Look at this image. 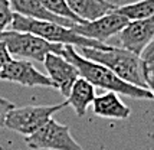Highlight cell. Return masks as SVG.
Listing matches in <instances>:
<instances>
[{
    "label": "cell",
    "instance_id": "6",
    "mask_svg": "<svg viewBox=\"0 0 154 150\" xmlns=\"http://www.w3.org/2000/svg\"><path fill=\"white\" fill-rule=\"evenodd\" d=\"M25 142L32 150H84L72 137L69 127L54 118L32 136H27Z\"/></svg>",
    "mask_w": 154,
    "mask_h": 150
},
{
    "label": "cell",
    "instance_id": "16",
    "mask_svg": "<svg viewBox=\"0 0 154 150\" xmlns=\"http://www.w3.org/2000/svg\"><path fill=\"white\" fill-rule=\"evenodd\" d=\"M42 3V6L48 9L49 12H52L56 16H60V17H65V19H69V20L75 22V23H84L79 17L69 9L66 0H39Z\"/></svg>",
    "mask_w": 154,
    "mask_h": 150
},
{
    "label": "cell",
    "instance_id": "21",
    "mask_svg": "<svg viewBox=\"0 0 154 150\" xmlns=\"http://www.w3.org/2000/svg\"><path fill=\"white\" fill-rule=\"evenodd\" d=\"M140 56H154V41H151L148 43L146 46V49L141 52Z\"/></svg>",
    "mask_w": 154,
    "mask_h": 150
},
{
    "label": "cell",
    "instance_id": "14",
    "mask_svg": "<svg viewBox=\"0 0 154 150\" xmlns=\"http://www.w3.org/2000/svg\"><path fill=\"white\" fill-rule=\"evenodd\" d=\"M95 87L85 78L79 77L71 88L69 95L66 97L68 104L75 110L76 116L84 117L89 105H92L95 100Z\"/></svg>",
    "mask_w": 154,
    "mask_h": 150
},
{
    "label": "cell",
    "instance_id": "10",
    "mask_svg": "<svg viewBox=\"0 0 154 150\" xmlns=\"http://www.w3.org/2000/svg\"><path fill=\"white\" fill-rule=\"evenodd\" d=\"M43 65L48 72V77L54 82L55 88L66 98L71 92L72 85L79 78L78 69L62 55L58 54H48L45 56Z\"/></svg>",
    "mask_w": 154,
    "mask_h": 150
},
{
    "label": "cell",
    "instance_id": "4",
    "mask_svg": "<svg viewBox=\"0 0 154 150\" xmlns=\"http://www.w3.org/2000/svg\"><path fill=\"white\" fill-rule=\"evenodd\" d=\"M0 41L5 42L12 56L17 58H29L35 61L43 62L48 54L62 55L63 46L60 43H52L38 35L30 32H19V30H6L0 35Z\"/></svg>",
    "mask_w": 154,
    "mask_h": 150
},
{
    "label": "cell",
    "instance_id": "20",
    "mask_svg": "<svg viewBox=\"0 0 154 150\" xmlns=\"http://www.w3.org/2000/svg\"><path fill=\"white\" fill-rule=\"evenodd\" d=\"M12 59H13V58H12V55L9 52L7 46L5 45V42L0 41V74H2V71L6 68V65L12 61Z\"/></svg>",
    "mask_w": 154,
    "mask_h": 150
},
{
    "label": "cell",
    "instance_id": "1",
    "mask_svg": "<svg viewBox=\"0 0 154 150\" xmlns=\"http://www.w3.org/2000/svg\"><path fill=\"white\" fill-rule=\"evenodd\" d=\"M62 56L65 59H68L72 65H75V68L78 69V72H79V77L85 78L94 87L102 88L105 91H112V92H117V94L131 97V98H135V100H154V94L150 89L135 87L133 84L121 80L118 75H115L107 67L101 65L98 62H94L91 59L84 58L76 51L75 46L65 45Z\"/></svg>",
    "mask_w": 154,
    "mask_h": 150
},
{
    "label": "cell",
    "instance_id": "9",
    "mask_svg": "<svg viewBox=\"0 0 154 150\" xmlns=\"http://www.w3.org/2000/svg\"><path fill=\"white\" fill-rule=\"evenodd\" d=\"M151 41H154V14L138 20H130L120 32L121 48L138 56Z\"/></svg>",
    "mask_w": 154,
    "mask_h": 150
},
{
    "label": "cell",
    "instance_id": "11",
    "mask_svg": "<svg viewBox=\"0 0 154 150\" xmlns=\"http://www.w3.org/2000/svg\"><path fill=\"white\" fill-rule=\"evenodd\" d=\"M10 6L13 9L14 13L22 14L25 17H30V19H36V20H45V22H52V23H58L62 26L72 27L76 25L75 22L56 16L52 12H49L48 9L42 6L39 0H9Z\"/></svg>",
    "mask_w": 154,
    "mask_h": 150
},
{
    "label": "cell",
    "instance_id": "7",
    "mask_svg": "<svg viewBox=\"0 0 154 150\" xmlns=\"http://www.w3.org/2000/svg\"><path fill=\"white\" fill-rule=\"evenodd\" d=\"M128 19L122 14L117 13L112 10L111 13L101 16L95 20L76 23L72 26L78 35H82L85 38L98 41L101 43H105L108 38H112L114 35H120V32L128 25Z\"/></svg>",
    "mask_w": 154,
    "mask_h": 150
},
{
    "label": "cell",
    "instance_id": "5",
    "mask_svg": "<svg viewBox=\"0 0 154 150\" xmlns=\"http://www.w3.org/2000/svg\"><path fill=\"white\" fill-rule=\"evenodd\" d=\"M68 101L65 100L60 104H52V105H25V107H14L9 111L5 121V127L13 130L22 136H32L40 127L55 116L58 111L65 108Z\"/></svg>",
    "mask_w": 154,
    "mask_h": 150
},
{
    "label": "cell",
    "instance_id": "22",
    "mask_svg": "<svg viewBox=\"0 0 154 150\" xmlns=\"http://www.w3.org/2000/svg\"><path fill=\"white\" fill-rule=\"evenodd\" d=\"M101 150H104V149H102V147H101Z\"/></svg>",
    "mask_w": 154,
    "mask_h": 150
},
{
    "label": "cell",
    "instance_id": "8",
    "mask_svg": "<svg viewBox=\"0 0 154 150\" xmlns=\"http://www.w3.org/2000/svg\"><path fill=\"white\" fill-rule=\"evenodd\" d=\"M0 81H9L23 87H46L55 88L54 82L48 75L35 68L26 59H12L0 74Z\"/></svg>",
    "mask_w": 154,
    "mask_h": 150
},
{
    "label": "cell",
    "instance_id": "18",
    "mask_svg": "<svg viewBox=\"0 0 154 150\" xmlns=\"http://www.w3.org/2000/svg\"><path fill=\"white\" fill-rule=\"evenodd\" d=\"M13 14L14 12L9 3V0H0V35L6 32L7 27L12 25Z\"/></svg>",
    "mask_w": 154,
    "mask_h": 150
},
{
    "label": "cell",
    "instance_id": "19",
    "mask_svg": "<svg viewBox=\"0 0 154 150\" xmlns=\"http://www.w3.org/2000/svg\"><path fill=\"white\" fill-rule=\"evenodd\" d=\"M14 105L12 101H9L6 98L0 97V129L5 127V121H6V117L9 114L10 110H13Z\"/></svg>",
    "mask_w": 154,
    "mask_h": 150
},
{
    "label": "cell",
    "instance_id": "17",
    "mask_svg": "<svg viewBox=\"0 0 154 150\" xmlns=\"http://www.w3.org/2000/svg\"><path fill=\"white\" fill-rule=\"evenodd\" d=\"M141 58V71L147 89L154 94V56H140Z\"/></svg>",
    "mask_w": 154,
    "mask_h": 150
},
{
    "label": "cell",
    "instance_id": "3",
    "mask_svg": "<svg viewBox=\"0 0 154 150\" xmlns=\"http://www.w3.org/2000/svg\"><path fill=\"white\" fill-rule=\"evenodd\" d=\"M12 30L19 32H30L33 35H38L40 38L52 42V43H60V45H71L75 48H95V49H105L109 45L101 43L98 41L85 38L82 35H78L72 27H66L52 23V22L36 20L30 17H25L22 14L14 13L12 20Z\"/></svg>",
    "mask_w": 154,
    "mask_h": 150
},
{
    "label": "cell",
    "instance_id": "2",
    "mask_svg": "<svg viewBox=\"0 0 154 150\" xmlns=\"http://www.w3.org/2000/svg\"><path fill=\"white\" fill-rule=\"evenodd\" d=\"M78 52L84 58L107 67L115 75H118L121 80L130 82L135 87L147 89L144 78H143V71H141V58L138 55L133 54L131 51L121 46L120 48L108 46L105 49L81 48V51Z\"/></svg>",
    "mask_w": 154,
    "mask_h": 150
},
{
    "label": "cell",
    "instance_id": "13",
    "mask_svg": "<svg viewBox=\"0 0 154 150\" xmlns=\"http://www.w3.org/2000/svg\"><path fill=\"white\" fill-rule=\"evenodd\" d=\"M66 3L82 22L95 20L117 9V5L109 0H66Z\"/></svg>",
    "mask_w": 154,
    "mask_h": 150
},
{
    "label": "cell",
    "instance_id": "15",
    "mask_svg": "<svg viewBox=\"0 0 154 150\" xmlns=\"http://www.w3.org/2000/svg\"><path fill=\"white\" fill-rule=\"evenodd\" d=\"M115 12L125 16L128 20L144 19L154 14V0H138V2L122 5V6H117Z\"/></svg>",
    "mask_w": 154,
    "mask_h": 150
},
{
    "label": "cell",
    "instance_id": "12",
    "mask_svg": "<svg viewBox=\"0 0 154 150\" xmlns=\"http://www.w3.org/2000/svg\"><path fill=\"white\" fill-rule=\"evenodd\" d=\"M92 110L97 117L102 118H117V120H125L131 114V108L125 105L117 92L107 91L102 95L95 97L92 102Z\"/></svg>",
    "mask_w": 154,
    "mask_h": 150
}]
</instances>
